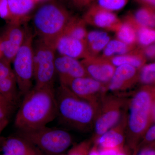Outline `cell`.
<instances>
[{
    "instance_id": "cell-1",
    "label": "cell",
    "mask_w": 155,
    "mask_h": 155,
    "mask_svg": "<svg viewBox=\"0 0 155 155\" xmlns=\"http://www.w3.org/2000/svg\"><path fill=\"white\" fill-rule=\"evenodd\" d=\"M57 117V104L54 87L34 86L24 98L14 120L19 131L47 126Z\"/></svg>"
},
{
    "instance_id": "cell-2",
    "label": "cell",
    "mask_w": 155,
    "mask_h": 155,
    "mask_svg": "<svg viewBox=\"0 0 155 155\" xmlns=\"http://www.w3.org/2000/svg\"><path fill=\"white\" fill-rule=\"evenodd\" d=\"M155 87L142 85L128 99L126 110V142L133 153L143 137L152 125V108Z\"/></svg>"
},
{
    "instance_id": "cell-3",
    "label": "cell",
    "mask_w": 155,
    "mask_h": 155,
    "mask_svg": "<svg viewBox=\"0 0 155 155\" xmlns=\"http://www.w3.org/2000/svg\"><path fill=\"white\" fill-rule=\"evenodd\" d=\"M55 93L57 117L63 124L81 132L93 129L97 111L92 105L62 85Z\"/></svg>"
},
{
    "instance_id": "cell-4",
    "label": "cell",
    "mask_w": 155,
    "mask_h": 155,
    "mask_svg": "<svg viewBox=\"0 0 155 155\" xmlns=\"http://www.w3.org/2000/svg\"><path fill=\"white\" fill-rule=\"evenodd\" d=\"M72 17L67 9L59 3L51 2L43 5L33 19L35 31L40 39L55 46Z\"/></svg>"
},
{
    "instance_id": "cell-5",
    "label": "cell",
    "mask_w": 155,
    "mask_h": 155,
    "mask_svg": "<svg viewBox=\"0 0 155 155\" xmlns=\"http://www.w3.org/2000/svg\"><path fill=\"white\" fill-rule=\"evenodd\" d=\"M45 152L60 154L72 144L71 134L64 129L47 126L33 130L20 131L19 135Z\"/></svg>"
},
{
    "instance_id": "cell-6",
    "label": "cell",
    "mask_w": 155,
    "mask_h": 155,
    "mask_svg": "<svg viewBox=\"0 0 155 155\" xmlns=\"http://www.w3.org/2000/svg\"><path fill=\"white\" fill-rule=\"evenodd\" d=\"M128 99L116 94L103 96L94 125L92 143L116 125L127 109Z\"/></svg>"
},
{
    "instance_id": "cell-7",
    "label": "cell",
    "mask_w": 155,
    "mask_h": 155,
    "mask_svg": "<svg viewBox=\"0 0 155 155\" xmlns=\"http://www.w3.org/2000/svg\"><path fill=\"white\" fill-rule=\"evenodd\" d=\"M55 48L49 43L39 39L34 47L35 86L54 87L55 69Z\"/></svg>"
},
{
    "instance_id": "cell-8",
    "label": "cell",
    "mask_w": 155,
    "mask_h": 155,
    "mask_svg": "<svg viewBox=\"0 0 155 155\" xmlns=\"http://www.w3.org/2000/svg\"><path fill=\"white\" fill-rule=\"evenodd\" d=\"M33 35L28 29L26 37L14 61V71L19 92L23 96L33 87L34 79Z\"/></svg>"
},
{
    "instance_id": "cell-9",
    "label": "cell",
    "mask_w": 155,
    "mask_h": 155,
    "mask_svg": "<svg viewBox=\"0 0 155 155\" xmlns=\"http://www.w3.org/2000/svg\"><path fill=\"white\" fill-rule=\"evenodd\" d=\"M61 85L75 95L90 103L97 111L103 96L107 93L106 84L89 76L73 78L61 84Z\"/></svg>"
},
{
    "instance_id": "cell-10",
    "label": "cell",
    "mask_w": 155,
    "mask_h": 155,
    "mask_svg": "<svg viewBox=\"0 0 155 155\" xmlns=\"http://www.w3.org/2000/svg\"><path fill=\"white\" fill-rule=\"evenodd\" d=\"M28 29L22 24L9 23L0 38L2 58L11 64L25 41Z\"/></svg>"
},
{
    "instance_id": "cell-11",
    "label": "cell",
    "mask_w": 155,
    "mask_h": 155,
    "mask_svg": "<svg viewBox=\"0 0 155 155\" xmlns=\"http://www.w3.org/2000/svg\"><path fill=\"white\" fill-rule=\"evenodd\" d=\"M82 18L86 24L115 32L122 24V20L114 12L105 10L95 4L87 9Z\"/></svg>"
},
{
    "instance_id": "cell-12",
    "label": "cell",
    "mask_w": 155,
    "mask_h": 155,
    "mask_svg": "<svg viewBox=\"0 0 155 155\" xmlns=\"http://www.w3.org/2000/svg\"><path fill=\"white\" fill-rule=\"evenodd\" d=\"M139 69L127 65L116 67L114 75L106 85V91L113 94L130 89L139 82Z\"/></svg>"
},
{
    "instance_id": "cell-13",
    "label": "cell",
    "mask_w": 155,
    "mask_h": 155,
    "mask_svg": "<svg viewBox=\"0 0 155 155\" xmlns=\"http://www.w3.org/2000/svg\"><path fill=\"white\" fill-rule=\"evenodd\" d=\"M89 77L107 85L115 72L116 67L102 56H88L81 61Z\"/></svg>"
},
{
    "instance_id": "cell-14",
    "label": "cell",
    "mask_w": 155,
    "mask_h": 155,
    "mask_svg": "<svg viewBox=\"0 0 155 155\" xmlns=\"http://www.w3.org/2000/svg\"><path fill=\"white\" fill-rule=\"evenodd\" d=\"M126 110L119 122L100 136L93 143L97 144L99 147L123 148L125 146L127 127Z\"/></svg>"
},
{
    "instance_id": "cell-15",
    "label": "cell",
    "mask_w": 155,
    "mask_h": 155,
    "mask_svg": "<svg viewBox=\"0 0 155 155\" xmlns=\"http://www.w3.org/2000/svg\"><path fill=\"white\" fill-rule=\"evenodd\" d=\"M55 69L60 84L73 78L88 76L81 61L66 56L56 58Z\"/></svg>"
},
{
    "instance_id": "cell-16",
    "label": "cell",
    "mask_w": 155,
    "mask_h": 155,
    "mask_svg": "<svg viewBox=\"0 0 155 155\" xmlns=\"http://www.w3.org/2000/svg\"><path fill=\"white\" fill-rule=\"evenodd\" d=\"M56 51L60 55L79 59L88 57L86 42L62 35L55 44Z\"/></svg>"
},
{
    "instance_id": "cell-17",
    "label": "cell",
    "mask_w": 155,
    "mask_h": 155,
    "mask_svg": "<svg viewBox=\"0 0 155 155\" xmlns=\"http://www.w3.org/2000/svg\"><path fill=\"white\" fill-rule=\"evenodd\" d=\"M1 147L3 155H38L35 146L19 135L5 138Z\"/></svg>"
},
{
    "instance_id": "cell-18",
    "label": "cell",
    "mask_w": 155,
    "mask_h": 155,
    "mask_svg": "<svg viewBox=\"0 0 155 155\" xmlns=\"http://www.w3.org/2000/svg\"><path fill=\"white\" fill-rule=\"evenodd\" d=\"M40 0H8L11 13L9 23L22 24Z\"/></svg>"
},
{
    "instance_id": "cell-19",
    "label": "cell",
    "mask_w": 155,
    "mask_h": 155,
    "mask_svg": "<svg viewBox=\"0 0 155 155\" xmlns=\"http://www.w3.org/2000/svg\"><path fill=\"white\" fill-rule=\"evenodd\" d=\"M115 67L127 65L139 69L146 64L147 58L142 48H136L124 54L107 58Z\"/></svg>"
},
{
    "instance_id": "cell-20",
    "label": "cell",
    "mask_w": 155,
    "mask_h": 155,
    "mask_svg": "<svg viewBox=\"0 0 155 155\" xmlns=\"http://www.w3.org/2000/svg\"><path fill=\"white\" fill-rule=\"evenodd\" d=\"M110 38L106 32L100 31H89L86 39V44L89 56H96L103 51Z\"/></svg>"
},
{
    "instance_id": "cell-21",
    "label": "cell",
    "mask_w": 155,
    "mask_h": 155,
    "mask_svg": "<svg viewBox=\"0 0 155 155\" xmlns=\"http://www.w3.org/2000/svg\"><path fill=\"white\" fill-rule=\"evenodd\" d=\"M86 25L82 18L72 16L63 35L86 42L88 32Z\"/></svg>"
},
{
    "instance_id": "cell-22",
    "label": "cell",
    "mask_w": 155,
    "mask_h": 155,
    "mask_svg": "<svg viewBox=\"0 0 155 155\" xmlns=\"http://www.w3.org/2000/svg\"><path fill=\"white\" fill-rule=\"evenodd\" d=\"M116 33L117 39L126 44L134 47L137 45L136 30L128 15L122 21V25Z\"/></svg>"
},
{
    "instance_id": "cell-23",
    "label": "cell",
    "mask_w": 155,
    "mask_h": 155,
    "mask_svg": "<svg viewBox=\"0 0 155 155\" xmlns=\"http://www.w3.org/2000/svg\"><path fill=\"white\" fill-rule=\"evenodd\" d=\"M130 18L136 30L137 45L143 48L153 44L155 41V28L139 25L131 14Z\"/></svg>"
},
{
    "instance_id": "cell-24",
    "label": "cell",
    "mask_w": 155,
    "mask_h": 155,
    "mask_svg": "<svg viewBox=\"0 0 155 155\" xmlns=\"http://www.w3.org/2000/svg\"><path fill=\"white\" fill-rule=\"evenodd\" d=\"M18 91L15 75L0 81V94L14 106L17 103Z\"/></svg>"
},
{
    "instance_id": "cell-25",
    "label": "cell",
    "mask_w": 155,
    "mask_h": 155,
    "mask_svg": "<svg viewBox=\"0 0 155 155\" xmlns=\"http://www.w3.org/2000/svg\"><path fill=\"white\" fill-rule=\"evenodd\" d=\"M135 48L136 47L129 45L117 38L110 40L103 50L101 56L109 58L121 55L129 52Z\"/></svg>"
},
{
    "instance_id": "cell-26",
    "label": "cell",
    "mask_w": 155,
    "mask_h": 155,
    "mask_svg": "<svg viewBox=\"0 0 155 155\" xmlns=\"http://www.w3.org/2000/svg\"><path fill=\"white\" fill-rule=\"evenodd\" d=\"M131 14L139 25L155 28V9L142 6Z\"/></svg>"
},
{
    "instance_id": "cell-27",
    "label": "cell",
    "mask_w": 155,
    "mask_h": 155,
    "mask_svg": "<svg viewBox=\"0 0 155 155\" xmlns=\"http://www.w3.org/2000/svg\"><path fill=\"white\" fill-rule=\"evenodd\" d=\"M139 82L142 85L155 87V62L146 64L140 70Z\"/></svg>"
},
{
    "instance_id": "cell-28",
    "label": "cell",
    "mask_w": 155,
    "mask_h": 155,
    "mask_svg": "<svg viewBox=\"0 0 155 155\" xmlns=\"http://www.w3.org/2000/svg\"><path fill=\"white\" fill-rule=\"evenodd\" d=\"M128 2V0H96L94 4L107 11L114 12L123 8Z\"/></svg>"
},
{
    "instance_id": "cell-29",
    "label": "cell",
    "mask_w": 155,
    "mask_h": 155,
    "mask_svg": "<svg viewBox=\"0 0 155 155\" xmlns=\"http://www.w3.org/2000/svg\"><path fill=\"white\" fill-rule=\"evenodd\" d=\"M146 146L155 147V123L151 125L146 131L137 149Z\"/></svg>"
},
{
    "instance_id": "cell-30",
    "label": "cell",
    "mask_w": 155,
    "mask_h": 155,
    "mask_svg": "<svg viewBox=\"0 0 155 155\" xmlns=\"http://www.w3.org/2000/svg\"><path fill=\"white\" fill-rule=\"evenodd\" d=\"M92 143L91 140L81 142L72 147L67 155H88Z\"/></svg>"
},
{
    "instance_id": "cell-31",
    "label": "cell",
    "mask_w": 155,
    "mask_h": 155,
    "mask_svg": "<svg viewBox=\"0 0 155 155\" xmlns=\"http://www.w3.org/2000/svg\"><path fill=\"white\" fill-rule=\"evenodd\" d=\"M14 106L0 94V120H8Z\"/></svg>"
},
{
    "instance_id": "cell-32",
    "label": "cell",
    "mask_w": 155,
    "mask_h": 155,
    "mask_svg": "<svg viewBox=\"0 0 155 155\" xmlns=\"http://www.w3.org/2000/svg\"><path fill=\"white\" fill-rule=\"evenodd\" d=\"M14 75L11 64L0 59V81Z\"/></svg>"
},
{
    "instance_id": "cell-33",
    "label": "cell",
    "mask_w": 155,
    "mask_h": 155,
    "mask_svg": "<svg viewBox=\"0 0 155 155\" xmlns=\"http://www.w3.org/2000/svg\"><path fill=\"white\" fill-rule=\"evenodd\" d=\"M0 17L10 22L11 16L8 0H0Z\"/></svg>"
},
{
    "instance_id": "cell-34",
    "label": "cell",
    "mask_w": 155,
    "mask_h": 155,
    "mask_svg": "<svg viewBox=\"0 0 155 155\" xmlns=\"http://www.w3.org/2000/svg\"><path fill=\"white\" fill-rule=\"evenodd\" d=\"M70 1L75 8L81 10L87 9L93 5L96 0H70Z\"/></svg>"
},
{
    "instance_id": "cell-35",
    "label": "cell",
    "mask_w": 155,
    "mask_h": 155,
    "mask_svg": "<svg viewBox=\"0 0 155 155\" xmlns=\"http://www.w3.org/2000/svg\"><path fill=\"white\" fill-rule=\"evenodd\" d=\"M123 148L98 147L99 152L100 155H118Z\"/></svg>"
},
{
    "instance_id": "cell-36",
    "label": "cell",
    "mask_w": 155,
    "mask_h": 155,
    "mask_svg": "<svg viewBox=\"0 0 155 155\" xmlns=\"http://www.w3.org/2000/svg\"><path fill=\"white\" fill-rule=\"evenodd\" d=\"M133 155H155V147L146 146L139 148L133 153Z\"/></svg>"
},
{
    "instance_id": "cell-37",
    "label": "cell",
    "mask_w": 155,
    "mask_h": 155,
    "mask_svg": "<svg viewBox=\"0 0 155 155\" xmlns=\"http://www.w3.org/2000/svg\"><path fill=\"white\" fill-rule=\"evenodd\" d=\"M146 58L150 59H155V44L142 48Z\"/></svg>"
},
{
    "instance_id": "cell-38",
    "label": "cell",
    "mask_w": 155,
    "mask_h": 155,
    "mask_svg": "<svg viewBox=\"0 0 155 155\" xmlns=\"http://www.w3.org/2000/svg\"><path fill=\"white\" fill-rule=\"evenodd\" d=\"M142 6L155 9V0H135Z\"/></svg>"
},
{
    "instance_id": "cell-39",
    "label": "cell",
    "mask_w": 155,
    "mask_h": 155,
    "mask_svg": "<svg viewBox=\"0 0 155 155\" xmlns=\"http://www.w3.org/2000/svg\"><path fill=\"white\" fill-rule=\"evenodd\" d=\"M88 155H100L98 147L97 144L93 143V145L91 147L89 152Z\"/></svg>"
},
{
    "instance_id": "cell-40",
    "label": "cell",
    "mask_w": 155,
    "mask_h": 155,
    "mask_svg": "<svg viewBox=\"0 0 155 155\" xmlns=\"http://www.w3.org/2000/svg\"><path fill=\"white\" fill-rule=\"evenodd\" d=\"M118 155H133V152L127 145H125Z\"/></svg>"
},
{
    "instance_id": "cell-41",
    "label": "cell",
    "mask_w": 155,
    "mask_h": 155,
    "mask_svg": "<svg viewBox=\"0 0 155 155\" xmlns=\"http://www.w3.org/2000/svg\"><path fill=\"white\" fill-rule=\"evenodd\" d=\"M8 123V120H0V134Z\"/></svg>"
},
{
    "instance_id": "cell-42",
    "label": "cell",
    "mask_w": 155,
    "mask_h": 155,
    "mask_svg": "<svg viewBox=\"0 0 155 155\" xmlns=\"http://www.w3.org/2000/svg\"><path fill=\"white\" fill-rule=\"evenodd\" d=\"M152 122L153 124L155 123V97L153 102L151 114Z\"/></svg>"
},
{
    "instance_id": "cell-43",
    "label": "cell",
    "mask_w": 155,
    "mask_h": 155,
    "mask_svg": "<svg viewBox=\"0 0 155 155\" xmlns=\"http://www.w3.org/2000/svg\"><path fill=\"white\" fill-rule=\"evenodd\" d=\"M5 138L0 137V147H2V144L3 141H4Z\"/></svg>"
},
{
    "instance_id": "cell-44",
    "label": "cell",
    "mask_w": 155,
    "mask_h": 155,
    "mask_svg": "<svg viewBox=\"0 0 155 155\" xmlns=\"http://www.w3.org/2000/svg\"><path fill=\"white\" fill-rule=\"evenodd\" d=\"M2 58V51H1V45H0V59Z\"/></svg>"
},
{
    "instance_id": "cell-45",
    "label": "cell",
    "mask_w": 155,
    "mask_h": 155,
    "mask_svg": "<svg viewBox=\"0 0 155 155\" xmlns=\"http://www.w3.org/2000/svg\"><path fill=\"white\" fill-rule=\"evenodd\" d=\"M42 1V0H40V1Z\"/></svg>"
},
{
    "instance_id": "cell-46",
    "label": "cell",
    "mask_w": 155,
    "mask_h": 155,
    "mask_svg": "<svg viewBox=\"0 0 155 155\" xmlns=\"http://www.w3.org/2000/svg\"></svg>"
},
{
    "instance_id": "cell-47",
    "label": "cell",
    "mask_w": 155,
    "mask_h": 155,
    "mask_svg": "<svg viewBox=\"0 0 155 155\" xmlns=\"http://www.w3.org/2000/svg\"><path fill=\"white\" fill-rule=\"evenodd\" d=\"M154 43H155V42H154Z\"/></svg>"
},
{
    "instance_id": "cell-48",
    "label": "cell",
    "mask_w": 155,
    "mask_h": 155,
    "mask_svg": "<svg viewBox=\"0 0 155 155\" xmlns=\"http://www.w3.org/2000/svg\"></svg>"
}]
</instances>
